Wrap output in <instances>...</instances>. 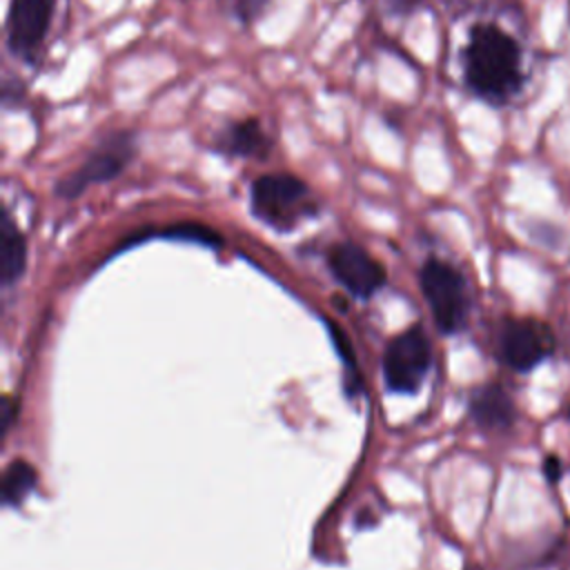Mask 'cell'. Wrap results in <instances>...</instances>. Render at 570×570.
<instances>
[{
	"label": "cell",
	"instance_id": "cell-9",
	"mask_svg": "<svg viewBox=\"0 0 570 570\" xmlns=\"http://www.w3.org/2000/svg\"><path fill=\"white\" fill-rule=\"evenodd\" d=\"M212 151L225 158H245V160H267L274 140L265 131L263 122L258 116H245L225 122L220 129L214 131L209 140Z\"/></svg>",
	"mask_w": 570,
	"mask_h": 570
},
{
	"label": "cell",
	"instance_id": "cell-6",
	"mask_svg": "<svg viewBox=\"0 0 570 570\" xmlns=\"http://www.w3.org/2000/svg\"><path fill=\"white\" fill-rule=\"evenodd\" d=\"M56 0H11L4 20V45L9 53L36 67L47 42Z\"/></svg>",
	"mask_w": 570,
	"mask_h": 570
},
{
	"label": "cell",
	"instance_id": "cell-14",
	"mask_svg": "<svg viewBox=\"0 0 570 570\" xmlns=\"http://www.w3.org/2000/svg\"><path fill=\"white\" fill-rule=\"evenodd\" d=\"M216 2H218V9L243 29L254 27L269 7V0H216Z\"/></svg>",
	"mask_w": 570,
	"mask_h": 570
},
{
	"label": "cell",
	"instance_id": "cell-7",
	"mask_svg": "<svg viewBox=\"0 0 570 570\" xmlns=\"http://www.w3.org/2000/svg\"><path fill=\"white\" fill-rule=\"evenodd\" d=\"M557 338L539 318H508L499 334L501 361L514 372H530L554 352Z\"/></svg>",
	"mask_w": 570,
	"mask_h": 570
},
{
	"label": "cell",
	"instance_id": "cell-3",
	"mask_svg": "<svg viewBox=\"0 0 570 570\" xmlns=\"http://www.w3.org/2000/svg\"><path fill=\"white\" fill-rule=\"evenodd\" d=\"M138 156V131L114 129L87 154V158L53 187V194L62 200H76L89 187L118 178L131 160Z\"/></svg>",
	"mask_w": 570,
	"mask_h": 570
},
{
	"label": "cell",
	"instance_id": "cell-2",
	"mask_svg": "<svg viewBox=\"0 0 570 570\" xmlns=\"http://www.w3.org/2000/svg\"><path fill=\"white\" fill-rule=\"evenodd\" d=\"M249 209L254 218L272 229L289 232L303 220L318 216L321 203L303 178L289 171H272L254 178Z\"/></svg>",
	"mask_w": 570,
	"mask_h": 570
},
{
	"label": "cell",
	"instance_id": "cell-10",
	"mask_svg": "<svg viewBox=\"0 0 570 570\" xmlns=\"http://www.w3.org/2000/svg\"><path fill=\"white\" fill-rule=\"evenodd\" d=\"M470 416L485 432H508L517 423V405L499 383H488L472 392Z\"/></svg>",
	"mask_w": 570,
	"mask_h": 570
},
{
	"label": "cell",
	"instance_id": "cell-1",
	"mask_svg": "<svg viewBox=\"0 0 570 570\" xmlns=\"http://www.w3.org/2000/svg\"><path fill=\"white\" fill-rule=\"evenodd\" d=\"M461 78L474 98L508 105L525 82L521 42L492 20L474 22L461 47Z\"/></svg>",
	"mask_w": 570,
	"mask_h": 570
},
{
	"label": "cell",
	"instance_id": "cell-5",
	"mask_svg": "<svg viewBox=\"0 0 570 570\" xmlns=\"http://www.w3.org/2000/svg\"><path fill=\"white\" fill-rule=\"evenodd\" d=\"M432 367V347L421 325L396 334L383 354L385 387L396 394H412L421 387Z\"/></svg>",
	"mask_w": 570,
	"mask_h": 570
},
{
	"label": "cell",
	"instance_id": "cell-17",
	"mask_svg": "<svg viewBox=\"0 0 570 570\" xmlns=\"http://www.w3.org/2000/svg\"><path fill=\"white\" fill-rule=\"evenodd\" d=\"M16 416V403L11 399H4V410H2V419H4V425H2V434H7L11 421Z\"/></svg>",
	"mask_w": 570,
	"mask_h": 570
},
{
	"label": "cell",
	"instance_id": "cell-4",
	"mask_svg": "<svg viewBox=\"0 0 570 570\" xmlns=\"http://www.w3.org/2000/svg\"><path fill=\"white\" fill-rule=\"evenodd\" d=\"M419 283L439 332L456 334L465 325L470 312L463 274L441 258H428L419 272Z\"/></svg>",
	"mask_w": 570,
	"mask_h": 570
},
{
	"label": "cell",
	"instance_id": "cell-16",
	"mask_svg": "<svg viewBox=\"0 0 570 570\" xmlns=\"http://www.w3.org/2000/svg\"><path fill=\"white\" fill-rule=\"evenodd\" d=\"M423 0H385L387 9L394 13V16H407L412 13Z\"/></svg>",
	"mask_w": 570,
	"mask_h": 570
},
{
	"label": "cell",
	"instance_id": "cell-11",
	"mask_svg": "<svg viewBox=\"0 0 570 570\" xmlns=\"http://www.w3.org/2000/svg\"><path fill=\"white\" fill-rule=\"evenodd\" d=\"M27 267V238L13 220L11 212L4 207L0 218V278L2 285H13Z\"/></svg>",
	"mask_w": 570,
	"mask_h": 570
},
{
	"label": "cell",
	"instance_id": "cell-18",
	"mask_svg": "<svg viewBox=\"0 0 570 570\" xmlns=\"http://www.w3.org/2000/svg\"><path fill=\"white\" fill-rule=\"evenodd\" d=\"M566 419H568V421H570V407H568V410H566Z\"/></svg>",
	"mask_w": 570,
	"mask_h": 570
},
{
	"label": "cell",
	"instance_id": "cell-15",
	"mask_svg": "<svg viewBox=\"0 0 570 570\" xmlns=\"http://www.w3.org/2000/svg\"><path fill=\"white\" fill-rule=\"evenodd\" d=\"M541 470H543V476L548 479V483H559L563 479V463L559 456L554 454H548L541 463Z\"/></svg>",
	"mask_w": 570,
	"mask_h": 570
},
{
	"label": "cell",
	"instance_id": "cell-13",
	"mask_svg": "<svg viewBox=\"0 0 570 570\" xmlns=\"http://www.w3.org/2000/svg\"><path fill=\"white\" fill-rule=\"evenodd\" d=\"M36 483H38V472L29 461L24 459L11 461L2 474V503L20 505L29 497V492L36 488Z\"/></svg>",
	"mask_w": 570,
	"mask_h": 570
},
{
	"label": "cell",
	"instance_id": "cell-12",
	"mask_svg": "<svg viewBox=\"0 0 570 570\" xmlns=\"http://www.w3.org/2000/svg\"><path fill=\"white\" fill-rule=\"evenodd\" d=\"M154 236H160V238H169V240H187V243H198V245H205V247H220L223 245V236L212 229L209 225L205 223H198V220H180V223H171L167 227H158V229H138L136 234H131L129 238H125L120 245H118V252L120 249H127L136 243H142L147 238H154Z\"/></svg>",
	"mask_w": 570,
	"mask_h": 570
},
{
	"label": "cell",
	"instance_id": "cell-8",
	"mask_svg": "<svg viewBox=\"0 0 570 570\" xmlns=\"http://www.w3.org/2000/svg\"><path fill=\"white\" fill-rule=\"evenodd\" d=\"M327 267L332 276L354 296L370 298L385 281V267L358 243L341 240L327 249Z\"/></svg>",
	"mask_w": 570,
	"mask_h": 570
}]
</instances>
